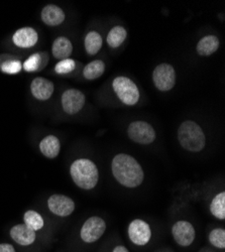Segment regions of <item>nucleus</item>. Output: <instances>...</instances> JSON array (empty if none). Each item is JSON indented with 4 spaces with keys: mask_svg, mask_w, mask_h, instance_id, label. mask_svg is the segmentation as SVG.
I'll return each mask as SVG.
<instances>
[{
    "mask_svg": "<svg viewBox=\"0 0 225 252\" xmlns=\"http://www.w3.org/2000/svg\"><path fill=\"white\" fill-rule=\"evenodd\" d=\"M111 171L120 185L129 189L140 186L145 179L141 165L133 157L127 154H118L113 158Z\"/></svg>",
    "mask_w": 225,
    "mask_h": 252,
    "instance_id": "nucleus-1",
    "label": "nucleus"
},
{
    "mask_svg": "<svg viewBox=\"0 0 225 252\" xmlns=\"http://www.w3.org/2000/svg\"><path fill=\"white\" fill-rule=\"evenodd\" d=\"M73 182L82 190H92L98 184L99 172L96 164L88 158H78L70 166Z\"/></svg>",
    "mask_w": 225,
    "mask_h": 252,
    "instance_id": "nucleus-2",
    "label": "nucleus"
},
{
    "mask_svg": "<svg viewBox=\"0 0 225 252\" xmlns=\"http://www.w3.org/2000/svg\"><path fill=\"white\" fill-rule=\"evenodd\" d=\"M178 139L184 150L199 153L206 144L205 134L200 126L191 120L183 122L178 129Z\"/></svg>",
    "mask_w": 225,
    "mask_h": 252,
    "instance_id": "nucleus-3",
    "label": "nucleus"
},
{
    "mask_svg": "<svg viewBox=\"0 0 225 252\" xmlns=\"http://www.w3.org/2000/svg\"><path fill=\"white\" fill-rule=\"evenodd\" d=\"M112 87L119 100L129 106L135 105L139 99L138 88L129 78L117 77L114 79Z\"/></svg>",
    "mask_w": 225,
    "mask_h": 252,
    "instance_id": "nucleus-4",
    "label": "nucleus"
},
{
    "mask_svg": "<svg viewBox=\"0 0 225 252\" xmlns=\"http://www.w3.org/2000/svg\"><path fill=\"white\" fill-rule=\"evenodd\" d=\"M106 231V222L98 216L88 218L80 230V237L82 241L92 244L98 241Z\"/></svg>",
    "mask_w": 225,
    "mask_h": 252,
    "instance_id": "nucleus-5",
    "label": "nucleus"
},
{
    "mask_svg": "<svg viewBox=\"0 0 225 252\" xmlns=\"http://www.w3.org/2000/svg\"><path fill=\"white\" fill-rule=\"evenodd\" d=\"M128 234L129 240L136 246H146L150 243L153 232L148 222L141 219H134L129 225Z\"/></svg>",
    "mask_w": 225,
    "mask_h": 252,
    "instance_id": "nucleus-6",
    "label": "nucleus"
},
{
    "mask_svg": "<svg viewBox=\"0 0 225 252\" xmlns=\"http://www.w3.org/2000/svg\"><path fill=\"white\" fill-rule=\"evenodd\" d=\"M128 134L130 140L139 144H151L156 139V132L153 126L145 121L131 122L128 128Z\"/></svg>",
    "mask_w": 225,
    "mask_h": 252,
    "instance_id": "nucleus-7",
    "label": "nucleus"
},
{
    "mask_svg": "<svg viewBox=\"0 0 225 252\" xmlns=\"http://www.w3.org/2000/svg\"><path fill=\"white\" fill-rule=\"evenodd\" d=\"M155 86L162 92L171 90L176 83L175 69L169 64H161L155 68L153 73Z\"/></svg>",
    "mask_w": 225,
    "mask_h": 252,
    "instance_id": "nucleus-8",
    "label": "nucleus"
},
{
    "mask_svg": "<svg viewBox=\"0 0 225 252\" xmlns=\"http://www.w3.org/2000/svg\"><path fill=\"white\" fill-rule=\"evenodd\" d=\"M172 235L179 246L188 247L195 241L196 230L190 222L180 220L173 225Z\"/></svg>",
    "mask_w": 225,
    "mask_h": 252,
    "instance_id": "nucleus-9",
    "label": "nucleus"
},
{
    "mask_svg": "<svg viewBox=\"0 0 225 252\" xmlns=\"http://www.w3.org/2000/svg\"><path fill=\"white\" fill-rule=\"evenodd\" d=\"M50 211L59 217H68L75 211L74 201L65 195L55 194L48 200Z\"/></svg>",
    "mask_w": 225,
    "mask_h": 252,
    "instance_id": "nucleus-10",
    "label": "nucleus"
},
{
    "mask_svg": "<svg viewBox=\"0 0 225 252\" xmlns=\"http://www.w3.org/2000/svg\"><path fill=\"white\" fill-rule=\"evenodd\" d=\"M85 104V95L77 89H69L62 95L64 111L69 115L77 114Z\"/></svg>",
    "mask_w": 225,
    "mask_h": 252,
    "instance_id": "nucleus-11",
    "label": "nucleus"
},
{
    "mask_svg": "<svg viewBox=\"0 0 225 252\" xmlns=\"http://www.w3.org/2000/svg\"><path fill=\"white\" fill-rule=\"evenodd\" d=\"M10 238L20 246H30L36 239V232L29 228L25 223L17 224L10 229Z\"/></svg>",
    "mask_w": 225,
    "mask_h": 252,
    "instance_id": "nucleus-12",
    "label": "nucleus"
},
{
    "mask_svg": "<svg viewBox=\"0 0 225 252\" xmlns=\"http://www.w3.org/2000/svg\"><path fill=\"white\" fill-rule=\"evenodd\" d=\"M32 94L37 100L46 101L50 99L54 92V84L42 77H37L32 80L31 84Z\"/></svg>",
    "mask_w": 225,
    "mask_h": 252,
    "instance_id": "nucleus-13",
    "label": "nucleus"
},
{
    "mask_svg": "<svg viewBox=\"0 0 225 252\" xmlns=\"http://www.w3.org/2000/svg\"><path fill=\"white\" fill-rule=\"evenodd\" d=\"M38 39L37 32L32 28L19 29L12 36L13 44L19 48L28 49L33 47Z\"/></svg>",
    "mask_w": 225,
    "mask_h": 252,
    "instance_id": "nucleus-14",
    "label": "nucleus"
},
{
    "mask_svg": "<svg viewBox=\"0 0 225 252\" xmlns=\"http://www.w3.org/2000/svg\"><path fill=\"white\" fill-rule=\"evenodd\" d=\"M43 22L50 27H57L65 20V13L62 8L55 4H49L42 11Z\"/></svg>",
    "mask_w": 225,
    "mask_h": 252,
    "instance_id": "nucleus-15",
    "label": "nucleus"
},
{
    "mask_svg": "<svg viewBox=\"0 0 225 252\" xmlns=\"http://www.w3.org/2000/svg\"><path fill=\"white\" fill-rule=\"evenodd\" d=\"M52 52L54 57L58 60L69 59V57L73 52L72 43L66 36H59L54 41Z\"/></svg>",
    "mask_w": 225,
    "mask_h": 252,
    "instance_id": "nucleus-16",
    "label": "nucleus"
},
{
    "mask_svg": "<svg viewBox=\"0 0 225 252\" xmlns=\"http://www.w3.org/2000/svg\"><path fill=\"white\" fill-rule=\"evenodd\" d=\"M39 151L47 158H55L61 151V143L58 137L54 135L46 136L39 142Z\"/></svg>",
    "mask_w": 225,
    "mask_h": 252,
    "instance_id": "nucleus-17",
    "label": "nucleus"
},
{
    "mask_svg": "<svg viewBox=\"0 0 225 252\" xmlns=\"http://www.w3.org/2000/svg\"><path fill=\"white\" fill-rule=\"evenodd\" d=\"M219 48V39L215 35L202 37L197 45V53L200 56L207 57L214 54Z\"/></svg>",
    "mask_w": 225,
    "mask_h": 252,
    "instance_id": "nucleus-18",
    "label": "nucleus"
},
{
    "mask_svg": "<svg viewBox=\"0 0 225 252\" xmlns=\"http://www.w3.org/2000/svg\"><path fill=\"white\" fill-rule=\"evenodd\" d=\"M210 212L219 220L225 219V192H221L213 198L210 204Z\"/></svg>",
    "mask_w": 225,
    "mask_h": 252,
    "instance_id": "nucleus-19",
    "label": "nucleus"
},
{
    "mask_svg": "<svg viewBox=\"0 0 225 252\" xmlns=\"http://www.w3.org/2000/svg\"><path fill=\"white\" fill-rule=\"evenodd\" d=\"M105 71V64L100 60L93 61L84 68L83 75L88 80H95L103 75Z\"/></svg>",
    "mask_w": 225,
    "mask_h": 252,
    "instance_id": "nucleus-20",
    "label": "nucleus"
},
{
    "mask_svg": "<svg viewBox=\"0 0 225 252\" xmlns=\"http://www.w3.org/2000/svg\"><path fill=\"white\" fill-rule=\"evenodd\" d=\"M128 32L125 28L122 27H114L110 30L107 35V44L115 49L122 45V43L126 40Z\"/></svg>",
    "mask_w": 225,
    "mask_h": 252,
    "instance_id": "nucleus-21",
    "label": "nucleus"
},
{
    "mask_svg": "<svg viewBox=\"0 0 225 252\" xmlns=\"http://www.w3.org/2000/svg\"><path fill=\"white\" fill-rule=\"evenodd\" d=\"M24 221L29 228L35 231V232L40 229H43V227L45 226V221L42 215L37 213L36 211H33V210H29V211L25 213Z\"/></svg>",
    "mask_w": 225,
    "mask_h": 252,
    "instance_id": "nucleus-22",
    "label": "nucleus"
},
{
    "mask_svg": "<svg viewBox=\"0 0 225 252\" xmlns=\"http://www.w3.org/2000/svg\"><path fill=\"white\" fill-rule=\"evenodd\" d=\"M102 48V37L97 32H90L85 37L86 52L93 56L96 55Z\"/></svg>",
    "mask_w": 225,
    "mask_h": 252,
    "instance_id": "nucleus-23",
    "label": "nucleus"
},
{
    "mask_svg": "<svg viewBox=\"0 0 225 252\" xmlns=\"http://www.w3.org/2000/svg\"><path fill=\"white\" fill-rule=\"evenodd\" d=\"M208 240L213 247L223 250L225 248V230L223 228L213 229L209 233Z\"/></svg>",
    "mask_w": 225,
    "mask_h": 252,
    "instance_id": "nucleus-24",
    "label": "nucleus"
},
{
    "mask_svg": "<svg viewBox=\"0 0 225 252\" xmlns=\"http://www.w3.org/2000/svg\"><path fill=\"white\" fill-rule=\"evenodd\" d=\"M75 61L72 59H65L60 61L58 64L55 67V71L56 73L60 74V75H64V74H69L72 71H74L75 69Z\"/></svg>",
    "mask_w": 225,
    "mask_h": 252,
    "instance_id": "nucleus-25",
    "label": "nucleus"
},
{
    "mask_svg": "<svg viewBox=\"0 0 225 252\" xmlns=\"http://www.w3.org/2000/svg\"><path fill=\"white\" fill-rule=\"evenodd\" d=\"M1 71L5 74H17L22 70V63L18 60H10V61H6L4 62L3 64L1 65Z\"/></svg>",
    "mask_w": 225,
    "mask_h": 252,
    "instance_id": "nucleus-26",
    "label": "nucleus"
},
{
    "mask_svg": "<svg viewBox=\"0 0 225 252\" xmlns=\"http://www.w3.org/2000/svg\"><path fill=\"white\" fill-rule=\"evenodd\" d=\"M40 60H42V58H40V55L39 54H34L32 56H31L24 64V69L27 71V72H33V71H36L39 67V63H40Z\"/></svg>",
    "mask_w": 225,
    "mask_h": 252,
    "instance_id": "nucleus-27",
    "label": "nucleus"
},
{
    "mask_svg": "<svg viewBox=\"0 0 225 252\" xmlns=\"http://www.w3.org/2000/svg\"><path fill=\"white\" fill-rule=\"evenodd\" d=\"M0 252H16V250L10 243H0Z\"/></svg>",
    "mask_w": 225,
    "mask_h": 252,
    "instance_id": "nucleus-28",
    "label": "nucleus"
},
{
    "mask_svg": "<svg viewBox=\"0 0 225 252\" xmlns=\"http://www.w3.org/2000/svg\"><path fill=\"white\" fill-rule=\"evenodd\" d=\"M112 252H130L125 245H117L113 248Z\"/></svg>",
    "mask_w": 225,
    "mask_h": 252,
    "instance_id": "nucleus-29",
    "label": "nucleus"
}]
</instances>
